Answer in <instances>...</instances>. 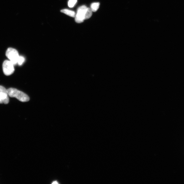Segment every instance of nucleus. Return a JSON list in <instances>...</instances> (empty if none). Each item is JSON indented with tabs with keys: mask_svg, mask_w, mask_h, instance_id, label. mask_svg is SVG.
<instances>
[{
	"mask_svg": "<svg viewBox=\"0 0 184 184\" xmlns=\"http://www.w3.org/2000/svg\"><path fill=\"white\" fill-rule=\"evenodd\" d=\"M7 91L9 96L12 98H16L22 102H28L30 100V98L27 95L16 89L9 88L7 89Z\"/></svg>",
	"mask_w": 184,
	"mask_h": 184,
	"instance_id": "obj_1",
	"label": "nucleus"
},
{
	"mask_svg": "<svg viewBox=\"0 0 184 184\" xmlns=\"http://www.w3.org/2000/svg\"><path fill=\"white\" fill-rule=\"evenodd\" d=\"M6 56L10 60L14 65L18 63L19 58L20 56L17 50L12 48H9L6 52Z\"/></svg>",
	"mask_w": 184,
	"mask_h": 184,
	"instance_id": "obj_2",
	"label": "nucleus"
},
{
	"mask_svg": "<svg viewBox=\"0 0 184 184\" xmlns=\"http://www.w3.org/2000/svg\"><path fill=\"white\" fill-rule=\"evenodd\" d=\"M2 68L4 75L7 76H10L13 74L14 71L13 64L10 61L6 60L2 65Z\"/></svg>",
	"mask_w": 184,
	"mask_h": 184,
	"instance_id": "obj_3",
	"label": "nucleus"
},
{
	"mask_svg": "<svg viewBox=\"0 0 184 184\" xmlns=\"http://www.w3.org/2000/svg\"><path fill=\"white\" fill-rule=\"evenodd\" d=\"M87 8L86 6L83 5L79 7L77 10V13L75 16V21L76 23H80L85 20V15Z\"/></svg>",
	"mask_w": 184,
	"mask_h": 184,
	"instance_id": "obj_4",
	"label": "nucleus"
},
{
	"mask_svg": "<svg viewBox=\"0 0 184 184\" xmlns=\"http://www.w3.org/2000/svg\"><path fill=\"white\" fill-rule=\"evenodd\" d=\"M9 96L7 89L0 86V104H8L9 101Z\"/></svg>",
	"mask_w": 184,
	"mask_h": 184,
	"instance_id": "obj_5",
	"label": "nucleus"
},
{
	"mask_svg": "<svg viewBox=\"0 0 184 184\" xmlns=\"http://www.w3.org/2000/svg\"><path fill=\"white\" fill-rule=\"evenodd\" d=\"M62 13H64L69 16L74 18L76 16V13L74 11L69 10L65 9H63L61 11Z\"/></svg>",
	"mask_w": 184,
	"mask_h": 184,
	"instance_id": "obj_6",
	"label": "nucleus"
},
{
	"mask_svg": "<svg viewBox=\"0 0 184 184\" xmlns=\"http://www.w3.org/2000/svg\"><path fill=\"white\" fill-rule=\"evenodd\" d=\"M100 4L99 2H94L91 5V9L93 12H95L98 10L100 6Z\"/></svg>",
	"mask_w": 184,
	"mask_h": 184,
	"instance_id": "obj_7",
	"label": "nucleus"
},
{
	"mask_svg": "<svg viewBox=\"0 0 184 184\" xmlns=\"http://www.w3.org/2000/svg\"><path fill=\"white\" fill-rule=\"evenodd\" d=\"M93 14V11H92L91 8H87L85 15V19L87 20L90 18Z\"/></svg>",
	"mask_w": 184,
	"mask_h": 184,
	"instance_id": "obj_8",
	"label": "nucleus"
},
{
	"mask_svg": "<svg viewBox=\"0 0 184 184\" xmlns=\"http://www.w3.org/2000/svg\"><path fill=\"white\" fill-rule=\"evenodd\" d=\"M77 2V0H69L68 5L70 8H72L74 6Z\"/></svg>",
	"mask_w": 184,
	"mask_h": 184,
	"instance_id": "obj_9",
	"label": "nucleus"
},
{
	"mask_svg": "<svg viewBox=\"0 0 184 184\" xmlns=\"http://www.w3.org/2000/svg\"><path fill=\"white\" fill-rule=\"evenodd\" d=\"M25 61V58L22 56H19L18 60V64L19 66H21Z\"/></svg>",
	"mask_w": 184,
	"mask_h": 184,
	"instance_id": "obj_10",
	"label": "nucleus"
},
{
	"mask_svg": "<svg viewBox=\"0 0 184 184\" xmlns=\"http://www.w3.org/2000/svg\"><path fill=\"white\" fill-rule=\"evenodd\" d=\"M52 184H59L58 182H57V181H54L52 183Z\"/></svg>",
	"mask_w": 184,
	"mask_h": 184,
	"instance_id": "obj_11",
	"label": "nucleus"
}]
</instances>
